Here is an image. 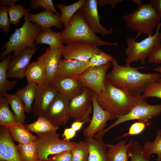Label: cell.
I'll list each match as a JSON object with an SVG mask.
<instances>
[{"instance_id":"277c9868","label":"cell","mask_w":161,"mask_h":161,"mask_svg":"<svg viewBox=\"0 0 161 161\" xmlns=\"http://www.w3.org/2000/svg\"><path fill=\"white\" fill-rule=\"evenodd\" d=\"M137 5V8L123 16L126 25L137 32L136 38L143 34L152 35L161 17L150 3L142 4L141 1Z\"/></svg>"},{"instance_id":"ac0fdd59","label":"cell","mask_w":161,"mask_h":161,"mask_svg":"<svg viewBox=\"0 0 161 161\" xmlns=\"http://www.w3.org/2000/svg\"><path fill=\"white\" fill-rule=\"evenodd\" d=\"M52 84L70 100L80 95L85 87L77 79L60 76H57Z\"/></svg>"},{"instance_id":"60d3db41","label":"cell","mask_w":161,"mask_h":161,"mask_svg":"<svg viewBox=\"0 0 161 161\" xmlns=\"http://www.w3.org/2000/svg\"><path fill=\"white\" fill-rule=\"evenodd\" d=\"M9 7L7 6H1L0 8V28L6 33L9 32L10 27L8 15Z\"/></svg>"},{"instance_id":"4dcf8cb0","label":"cell","mask_w":161,"mask_h":161,"mask_svg":"<svg viewBox=\"0 0 161 161\" xmlns=\"http://www.w3.org/2000/svg\"><path fill=\"white\" fill-rule=\"evenodd\" d=\"M24 125L27 129L36 134L57 131L58 128L53 125L43 116H38L37 119L32 123Z\"/></svg>"},{"instance_id":"7dc6e473","label":"cell","mask_w":161,"mask_h":161,"mask_svg":"<svg viewBox=\"0 0 161 161\" xmlns=\"http://www.w3.org/2000/svg\"><path fill=\"white\" fill-rule=\"evenodd\" d=\"M150 3L161 17V0H151Z\"/></svg>"},{"instance_id":"bcb514c9","label":"cell","mask_w":161,"mask_h":161,"mask_svg":"<svg viewBox=\"0 0 161 161\" xmlns=\"http://www.w3.org/2000/svg\"><path fill=\"white\" fill-rule=\"evenodd\" d=\"M122 1V0H97V4L98 5L101 7L109 5L112 8H114L118 4Z\"/></svg>"},{"instance_id":"5b68a950","label":"cell","mask_w":161,"mask_h":161,"mask_svg":"<svg viewBox=\"0 0 161 161\" xmlns=\"http://www.w3.org/2000/svg\"><path fill=\"white\" fill-rule=\"evenodd\" d=\"M28 13L24 16V22L21 27L16 29L2 47L5 49L0 55L1 59L14 52L12 58H14L26 48L36 44L35 43L41 28L32 23L29 18Z\"/></svg>"},{"instance_id":"7bdbcfd3","label":"cell","mask_w":161,"mask_h":161,"mask_svg":"<svg viewBox=\"0 0 161 161\" xmlns=\"http://www.w3.org/2000/svg\"><path fill=\"white\" fill-rule=\"evenodd\" d=\"M48 159L49 161H72L71 150L51 155Z\"/></svg>"},{"instance_id":"9a60e30c","label":"cell","mask_w":161,"mask_h":161,"mask_svg":"<svg viewBox=\"0 0 161 161\" xmlns=\"http://www.w3.org/2000/svg\"><path fill=\"white\" fill-rule=\"evenodd\" d=\"M48 47L38 58L45 69L47 83L52 84L58 76V66L61 60L64 48Z\"/></svg>"},{"instance_id":"d6a6232c","label":"cell","mask_w":161,"mask_h":161,"mask_svg":"<svg viewBox=\"0 0 161 161\" xmlns=\"http://www.w3.org/2000/svg\"><path fill=\"white\" fill-rule=\"evenodd\" d=\"M9 104L4 97H0V125L19 123L9 107Z\"/></svg>"},{"instance_id":"836d02e7","label":"cell","mask_w":161,"mask_h":161,"mask_svg":"<svg viewBox=\"0 0 161 161\" xmlns=\"http://www.w3.org/2000/svg\"><path fill=\"white\" fill-rule=\"evenodd\" d=\"M22 161H40L36 146L34 142L17 145Z\"/></svg>"},{"instance_id":"30bf717a","label":"cell","mask_w":161,"mask_h":161,"mask_svg":"<svg viewBox=\"0 0 161 161\" xmlns=\"http://www.w3.org/2000/svg\"><path fill=\"white\" fill-rule=\"evenodd\" d=\"M70 100L59 92L52 101L44 116L54 126L65 125L71 118L69 109Z\"/></svg>"},{"instance_id":"7402d4cb","label":"cell","mask_w":161,"mask_h":161,"mask_svg":"<svg viewBox=\"0 0 161 161\" xmlns=\"http://www.w3.org/2000/svg\"><path fill=\"white\" fill-rule=\"evenodd\" d=\"M89 149L88 161H110L107 153L106 144L102 138H86Z\"/></svg>"},{"instance_id":"7c38bea8","label":"cell","mask_w":161,"mask_h":161,"mask_svg":"<svg viewBox=\"0 0 161 161\" xmlns=\"http://www.w3.org/2000/svg\"><path fill=\"white\" fill-rule=\"evenodd\" d=\"M97 95L93 92L92 101L93 114L88 126L83 130V134L86 138L94 137L95 135L104 129L106 123L109 120L115 118L108 111L103 109L98 103Z\"/></svg>"},{"instance_id":"b9f144b4","label":"cell","mask_w":161,"mask_h":161,"mask_svg":"<svg viewBox=\"0 0 161 161\" xmlns=\"http://www.w3.org/2000/svg\"><path fill=\"white\" fill-rule=\"evenodd\" d=\"M146 123L137 121L133 123L130 126L128 132L120 136L123 138L127 136H132L139 134L142 132L146 127Z\"/></svg>"},{"instance_id":"4fadbf2b","label":"cell","mask_w":161,"mask_h":161,"mask_svg":"<svg viewBox=\"0 0 161 161\" xmlns=\"http://www.w3.org/2000/svg\"><path fill=\"white\" fill-rule=\"evenodd\" d=\"M59 92L52 84L47 83L37 85L36 97L32 106V112L34 115L44 116Z\"/></svg>"},{"instance_id":"2e32d148","label":"cell","mask_w":161,"mask_h":161,"mask_svg":"<svg viewBox=\"0 0 161 161\" xmlns=\"http://www.w3.org/2000/svg\"><path fill=\"white\" fill-rule=\"evenodd\" d=\"M97 5V0H86L80 10L86 21L95 33L102 35L110 34L113 32L112 29H107L100 23Z\"/></svg>"},{"instance_id":"44dd1931","label":"cell","mask_w":161,"mask_h":161,"mask_svg":"<svg viewBox=\"0 0 161 161\" xmlns=\"http://www.w3.org/2000/svg\"><path fill=\"white\" fill-rule=\"evenodd\" d=\"M30 21L40 26L42 29L50 28L52 27L61 28L63 24L60 16L52 12L45 10L35 14L29 13Z\"/></svg>"},{"instance_id":"1f68e13d","label":"cell","mask_w":161,"mask_h":161,"mask_svg":"<svg viewBox=\"0 0 161 161\" xmlns=\"http://www.w3.org/2000/svg\"><path fill=\"white\" fill-rule=\"evenodd\" d=\"M130 161H150V154L143 146L138 141L132 143L128 151Z\"/></svg>"},{"instance_id":"e575fe53","label":"cell","mask_w":161,"mask_h":161,"mask_svg":"<svg viewBox=\"0 0 161 161\" xmlns=\"http://www.w3.org/2000/svg\"><path fill=\"white\" fill-rule=\"evenodd\" d=\"M113 59L112 56L101 50L97 47L95 46L89 60L90 67L105 65L111 62Z\"/></svg>"},{"instance_id":"83f0119b","label":"cell","mask_w":161,"mask_h":161,"mask_svg":"<svg viewBox=\"0 0 161 161\" xmlns=\"http://www.w3.org/2000/svg\"><path fill=\"white\" fill-rule=\"evenodd\" d=\"M12 58L10 54L0 63V97H4L17 83L16 81H9L7 79V72Z\"/></svg>"},{"instance_id":"8fae6325","label":"cell","mask_w":161,"mask_h":161,"mask_svg":"<svg viewBox=\"0 0 161 161\" xmlns=\"http://www.w3.org/2000/svg\"><path fill=\"white\" fill-rule=\"evenodd\" d=\"M93 93L91 90L85 87L80 95L70 100L69 109L71 118L75 121L90 122L91 119L90 115L93 111L92 101Z\"/></svg>"},{"instance_id":"9c48e42d","label":"cell","mask_w":161,"mask_h":161,"mask_svg":"<svg viewBox=\"0 0 161 161\" xmlns=\"http://www.w3.org/2000/svg\"><path fill=\"white\" fill-rule=\"evenodd\" d=\"M112 66L111 62L100 66L89 67L77 78L85 87L97 95L104 88L107 72Z\"/></svg>"},{"instance_id":"d590c367","label":"cell","mask_w":161,"mask_h":161,"mask_svg":"<svg viewBox=\"0 0 161 161\" xmlns=\"http://www.w3.org/2000/svg\"><path fill=\"white\" fill-rule=\"evenodd\" d=\"M71 151L72 161H88L89 149L88 143L86 140L77 142Z\"/></svg>"},{"instance_id":"816d5d0a","label":"cell","mask_w":161,"mask_h":161,"mask_svg":"<svg viewBox=\"0 0 161 161\" xmlns=\"http://www.w3.org/2000/svg\"><path fill=\"white\" fill-rule=\"evenodd\" d=\"M47 161V160H41V161Z\"/></svg>"},{"instance_id":"f907efd6","label":"cell","mask_w":161,"mask_h":161,"mask_svg":"<svg viewBox=\"0 0 161 161\" xmlns=\"http://www.w3.org/2000/svg\"><path fill=\"white\" fill-rule=\"evenodd\" d=\"M154 70L161 75V66H158L155 67Z\"/></svg>"},{"instance_id":"4316f807","label":"cell","mask_w":161,"mask_h":161,"mask_svg":"<svg viewBox=\"0 0 161 161\" xmlns=\"http://www.w3.org/2000/svg\"><path fill=\"white\" fill-rule=\"evenodd\" d=\"M36 44H45L51 48L64 47L61 40V32L50 28L42 29L35 41Z\"/></svg>"},{"instance_id":"d4e9b609","label":"cell","mask_w":161,"mask_h":161,"mask_svg":"<svg viewBox=\"0 0 161 161\" xmlns=\"http://www.w3.org/2000/svg\"><path fill=\"white\" fill-rule=\"evenodd\" d=\"M27 83L33 82L37 85L47 83V76L44 67L40 61L30 64L25 74Z\"/></svg>"},{"instance_id":"e0dca14e","label":"cell","mask_w":161,"mask_h":161,"mask_svg":"<svg viewBox=\"0 0 161 161\" xmlns=\"http://www.w3.org/2000/svg\"><path fill=\"white\" fill-rule=\"evenodd\" d=\"M8 129L0 127V160L22 161L17 146Z\"/></svg>"},{"instance_id":"484cf974","label":"cell","mask_w":161,"mask_h":161,"mask_svg":"<svg viewBox=\"0 0 161 161\" xmlns=\"http://www.w3.org/2000/svg\"><path fill=\"white\" fill-rule=\"evenodd\" d=\"M37 89V85L35 83H27L24 87L18 89L16 94L23 102L26 112L30 114L32 112V106L35 99Z\"/></svg>"},{"instance_id":"ee69618b","label":"cell","mask_w":161,"mask_h":161,"mask_svg":"<svg viewBox=\"0 0 161 161\" xmlns=\"http://www.w3.org/2000/svg\"><path fill=\"white\" fill-rule=\"evenodd\" d=\"M148 59L151 64H161V44L154 48Z\"/></svg>"},{"instance_id":"f546056e","label":"cell","mask_w":161,"mask_h":161,"mask_svg":"<svg viewBox=\"0 0 161 161\" xmlns=\"http://www.w3.org/2000/svg\"><path fill=\"white\" fill-rule=\"evenodd\" d=\"M86 1V0H79L68 5H65L62 4H57V7L61 11V18L64 27L68 25L72 17L81 8Z\"/></svg>"},{"instance_id":"f35d334b","label":"cell","mask_w":161,"mask_h":161,"mask_svg":"<svg viewBox=\"0 0 161 161\" xmlns=\"http://www.w3.org/2000/svg\"><path fill=\"white\" fill-rule=\"evenodd\" d=\"M142 95L145 98L154 97L161 99V78L149 83Z\"/></svg>"},{"instance_id":"6da1fadb","label":"cell","mask_w":161,"mask_h":161,"mask_svg":"<svg viewBox=\"0 0 161 161\" xmlns=\"http://www.w3.org/2000/svg\"><path fill=\"white\" fill-rule=\"evenodd\" d=\"M111 62L112 69L107 73L106 79L113 86L133 96L142 95L149 83L161 78V75L158 72L144 73L138 71L145 68V66L133 67L121 66L114 58Z\"/></svg>"},{"instance_id":"f5cc1de1","label":"cell","mask_w":161,"mask_h":161,"mask_svg":"<svg viewBox=\"0 0 161 161\" xmlns=\"http://www.w3.org/2000/svg\"><path fill=\"white\" fill-rule=\"evenodd\" d=\"M0 161H5L3 160H0Z\"/></svg>"},{"instance_id":"d6986e66","label":"cell","mask_w":161,"mask_h":161,"mask_svg":"<svg viewBox=\"0 0 161 161\" xmlns=\"http://www.w3.org/2000/svg\"><path fill=\"white\" fill-rule=\"evenodd\" d=\"M95 47L82 42L70 43L64 48L62 55L65 58L88 61L92 56Z\"/></svg>"},{"instance_id":"ffe728a7","label":"cell","mask_w":161,"mask_h":161,"mask_svg":"<svg viewBox=\"0 0 161 161\" xmlns=\"http://www.w3.org/2000/svg\"><path fill=\"white\" fill-rule=\"evenodd\" d=\"M90 67L89 61H83L64 58L59 64L58 76L77 79Z\"/></svg>"},{"instance_id":"8992f818","label":"cell","mask_w":161,"mask_h":161,"mask_svg":"<svg viewBox=\"0 0 161 161\" xmlns=\"http://www.w3.org/2000/svg\"><path fill=\"white\" fill-rule=\"evenodd\" d=\"M161 22L157 27L155 33L139 42L136 41L135 38L128 37L126 40L127 47L124 51L126 58L125 66H130L134 62L139 61L141 64L144 65L154 48L161 44V32L160 30Z\"/></svg>"},{"instance_id":"f6af8a7d","label":"cell","mask_w":161,"mask_h":161,"mask_svg":"<svg viewBox=\"0 0 161 161\" xmlns=\"http://www.w3.org/2000/svg\"><path fill=\"white\" fill-rule=\"evenodd\" d=\"M76 131L72 128H66L62 135L64 140L70 141V140L74 137L76 135Z\"/></svg>"},{"instance_id":"681fc988","label":"cell","mask_w":161,"mask_h":161,"mask_svg":"<svg viewBox=\"0 0 161 161\" xmlns=\"http://www.w3.org/2000/svg\"><path fill=\"white\" fill-rule=\"evenodd\" d=\"M20 0H1L0 1V6H7L10 7L12 5L15 4V3Z\"/></svg>"},{"instance_id":"5bb4252c","label":"cell","mask_w":161,"mask_h":161,"mask_svg":"<svg viewBox=\"0 0 161 161\" xmlns=\"http://www.w3.org/2000/svg\"><path fill=\"white\" fill-rule=\"evenodd\" d=\"M37 51L35 44L26 48L16 57L12 58L7 72V78L22 79L25 77L31 64L30 60Z\"/></svg>"},{"instance_id":"603a6c76","label":"cell","mask_w":161,"mask_h":161,"mask_svg":"<svg viewBox=\"0 0 161 161\" xmlns=\"http://www.w3.org/2000/svg\"><path fill=\"white\" fill-rule=\"evenodd\" d=\"M3 126L8 129L14 140L18 144H29L34 142L36 139V136L31 133L24 124H10Z\"/></svg>"},{"instance_id":"cb8c5ba5","label":"cell","mask_w":161,"mask_h":161,"mask_svg":"<svg viewBox=\"0 0 161 161\" xmlns=\"http://www.w3.org/2000/svg\"><path fill=\"white\" fill-rule=\"evenodd\" d=\"M134 141L132 139L126 144V140L116 144H106L107 153L110 161H128V151Z\"/></svg>"},{"instance_id":"ba28073f","label":"cell","mask_w":161,"mask_h":161,"mask_svg":"<svg viewBox=\"0 0 161 161\" xmlns=\"http://www.w3.org/2000/svg\"><path fill=\"white\" fill-rule=\"evenodd\" d=\"M161 114V104L150 105L147 102L145 98L140 95L137 96V100L135 106L128 113L117 118L114 123L96 134L95 136L96 137L102 138L105 134L113 127L130 120H136L137 121L147 123L149 119Z\"/></svg>"},{"instance_id":"74e56055","label":"cell","mask_w":161,"mask_h":161,"mask_svg":"<svg viewBox=\"0 0 161 161\" xmlns=\"http://www.w3.org/2000/svg\"><path fill=\"white\" fill-rule=\"evenodd\" d=\"M144 148L151 155L156 154L157 155L156 161H161V130L157 131L156 137L153 142L147 141L145 142Z\"/></svg>"},{"instance_id":"7a4b0ae2","label":"cell","mask_w":161,"mask_h":161,"mask_svg":"<svg viewBox=\"0 0 161 161\" xmlns=\"http://www.w3.org/2000/svg\"><path fill=\"white\" fill-rule=\"evenodd\" d=\"M62 43H86L94 46H116L118 44L104 41L96 34L85 19L81 10H78L68 24L61 32Z\"/></svg>"},{"instance_id":"8d00e7d4","label":"cell","mask_w":161,"mask_h":161,"mask_svg":"<svg viewBox=\"0 0 161 161\" xmlns=\"http://www.w3.org/2000/svg\"><path fill=\"white\" fill-rule=\"evenodd\" d=\"M31 8L30 7L26 9L23 6L16 4L9 7L8 13L10 24L16 25L19 23L21 18L29 13Z\"/></svg>"},{"instance_id":"52a82bcc","label":"cell","mask_w":161,"mask_h":161,"mask_svg":"<svg viewBox=\"0 0 161 161\" xmlns=\"http://www.w3.org/2000/svg\"><path fill=\"white\" fill-rule=\"evenodd\" d=\"M57 131L37 134L34 141L41 160H49L51 155L72 150L77 142L61 139Z\"/></svg>"},{"instance_id":"3957f363","label":"cell","mask_w":161,"mask_h":161,"mask_svg":"<svg viewBox=\"0 0 161 161\" xmlns=\"http://www.w3.org/2000/svg\"><path fill=\"white\" fill-rule=\"evenodd\" d=\"M96 99L103 109L117 118L130 111L136 103L137 96H131L106 79L104 88L99 95H97Z\"/></svg>"},{"instance_id":"ab89813d","label":"cell","mask_w":161,"mask_h":161,"mask_svg":"<svg viewBox=\"0 0 161 161\" xmlns=\"http://www.w3.org/2000/svg\"><path fill=\"white\" fill-rule=\"evenodd\" d=\"M30 7L36 9L40 7H42L45 10L54 13L55 14L60 15V14L56 10L54 7L52 0H32L30 1Z\"/></svg>"},{"instance_id":"c3c4849f","label":"cell","mask_w":161,"mask_h":161,"mask_svg":"<svg viewBox=\"0 0 161 161\" xmlns=\"http://www.w3.org/2000/svg\"><path fill=\"white\" fill-rule=\"evenodd\" d=\"M86 122H87L86 121H75L72 124L71 127L77 132L80 130L83 125Z\"/></svg>"},{"instance_id":"f1b7e54d","label":"cell","mask_w":161,"mask_h":161,"mask_svg":"<svg viewBox=\"0 0 161 161\" xmlns=\"http://www.w3.org/2000/svg\"><path fill=\"white\" fill-rule=\"evenodd\" d=\"M4 97L10 105L18 122L24 124L26 116L24 105L21 99L16 94L7 93Z\"/></svg>"}]
</instances>
